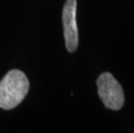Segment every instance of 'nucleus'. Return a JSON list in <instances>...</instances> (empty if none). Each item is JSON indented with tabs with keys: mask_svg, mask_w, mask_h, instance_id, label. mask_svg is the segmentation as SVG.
<instances>
[{
	"mask_svg": "<svg viewBox=\"0 0 134 133\" xmlns=\"http://www.w3.org/2000/svg\"><path fill=\"white\" fill-rule=\"evenodd\" d=\"M99 99L108 109L119 111L124 106L125 95L121 85L110 73H104L97 79Z\"/></svg>",
	"mask_w": 134,
	"mask_h": 133,
	"instance_id": "nucleus-2",
	"label": "nucleus"
},
{
	"mask_svg": "<svg viewBox=\"0 0 134 133\" xmlns=\"http://www.w3.org/2000/svg\"><path fill=\"white\" fill-rule=\"evenodd\" d=\"M76 0H67L62 10V24L66 48L68 52H75L79 42L76 24Z\"/></svg>",
	"mask_w": 134,
	"mask_h": 133,
	"instance_id": "nucleus-3",
	"label": "nucleus"
},
{
	"mask_svg": "<svg viewBox=\"0 0 134 133\" xmlns=\"http://www.w3.org/2000/svg\"><path fill=\"white\" fill-rule=\"evenodd\" d=\"M29 88V80L24 72L18 69L9 71L0 81V108H15L24 100Z\"/></svg>",
	"mask_w": 134,
	"mask_h": 133,
	"instance_id": "nucleus-1",
	"label": "nucleus"
}]
</instances>
